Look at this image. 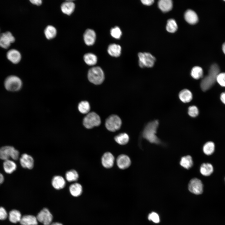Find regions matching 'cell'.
<instances>
[{"label":"cell","instance_id":"6da1fadb","mask_svg":"<svg viewBox=\"0 0 225 225\" xmlns=\"http://www.w3.org/2000/svg\"><path fill=\"white\" fill-rule=\"evenodd\" d=\"M220 71L219 67L216 64L212 65L209 70L208 75L202 80L200 86L202 90L206 91L214 84L216 81V77Z\"/></svg>","mask_w":225,"mask_h":225},{"label":"cell","instance_id":"7a4b0ae2","mask_svg":"<svg viewBox=\"0 0 225 225\" xmlns=\"http://www.w3.org/2000/svg\"><path fill=\"white\" fill-rule=\"evenodd\" d=\"M158 125L157 120H154L148 123L145 127L143 132V136L150 142L158 144L160 141L156 134Z\"/></svg>","mask_w":225,"mask_h":225},{"label":"cell","instance_id":"3957f363","mask_svg":"<svg viewBox=\"0 0 225 225\" xmlns=\"http://www.w3.org/2000/svg\"><path fill=\"white\" fill-rule=\"evenodd\" d=\"M88 78L89 81L94 84H101L104 79V72L99 67H92L88 71Z\"/></svg>","mask_w":225,"mask_h":225},{"label":"cell","instance_id":"277c9868","mask_svg":"<svg viewBox=\"0 0 225 225\" xmlns=\"http://www.w3.org/2000/svg\"><path fill=\"white\" fill-rule=\"evenodd\" d=\"M4 85L7 90L14 92L18 91L21 88L22 83L19 78L12 75L8 77L6 79Z\"/></svg>","mask_w":225,"mask_h":225},{"label":"cell","instance_id":"5b68a950","mask_svg":"<svg viewBox=\"0 0 225 225\" xmlns=\"http://www.w3.org/2000/svg\"><path fill=\"white\" fill-rule=\"evenodd\" d=\"M19 152L13 147L6 146L0 148V159L6 160L11 158L14 160L18 159Z\"/></svg>","mask_w":225,"mask_h":225},{"label":"cell","instance_id":"8992f818","mask_svg":"<svg viewBox=\"0 0 225 225\" xmlns=\"http://www.w3.org/2000/svg\"><path fill=\"white\" fill-rule=\"evenodd\" d=\"M101 123L99 116L96 113L91 112L88 113L83 119V123L87 128L91 129L99 126Z\"/></svg>","mask_w":225,"mask_h":225},{"label":"cell","instance_id":"52a82bcc","mask_svg":"<svg viewBox=\"0 0 225 225\" xmlns=\"http://www.w3.org/2000/svg\"><path fill=\"white\" fill-rule=\"evenodd\" d=\"M139 65L141 68H150L154 65L156 60L155 58L148 52H139L138 53Z\"/></svg>","mask_w":225,"mask_h":225},{"label":"cell","instance_id":"ba28073f","mask_svg":"<svg viewBox=\"0 0 225 225\" xmlns=\"http://www.w3.org/2000/svg\"><path fill=\"white\" fill-rule=\"evenodd\" d=\"M121 125L122 121L120 118L115 115L110 116L105 122V126L106 128L111 132H115L119 130Z\"/></svg>","mask_w":225,"mask_h":225},{"label":"cell","instance_id":"9c48e42d","mask_svg":"<svg viewBox=\"0 0 225 225\" xmlns=\"http://www.w3.org/2000/svg\"><path fill=\"white\" fill-rule=\"evenodd\" d=\"M188 188L191 192L196 195L200 194L203 192L202 182L201 180L197 178H194L190 181Z\"/></svg>","mask_w":225,"mask_h":225},{"label":"cell","instance_id":"30bf717a","mask_svg":"<svg viewBox=\"0 0 225 225\" xmlns=\"http://www.w3.org/2000/svg\"><path fill=\"white\" fill-rule=\"evenodd\" d=\"M15 41V38L11 32L7 31L0 34V47L8 49L11 43Z\"/></svg>","mask_w":225,"mask_h":225},{"label":"cell","instance_id":"8fae6325","mask_svg":"<svg viewBox=\"0 0 225 225\" xmlns=\"http://www.w3.org/2000/svg\"><path fill=\"white\" fill-rule=\"evenodd\" d=\"M36 218L38 221L44 225H49L51 224L53 218L52 214L47 208H44L41 210L38 214Z\"/></svg>","mask_w":225,"mask_h":225},{"label":"cell","instance_id":"7c38bea8","mask_svg":"<svg viewBox=\"0 0 225 225\" xmlns=\"http://www.w3.org/2000/svg\"><path fill=\"white\" fill-rule=\"evenodd\" d=\"M20 162L21 166L24 168L30 169L33 167V159L31 156L27 154L24 153L22 155Z\"/></svg>","mask_w":225,"mask_h":225},{"label":"cell","instance_id":"4fadbf2b","mask_svg":"<svg viewBox=\"0 0 225 225\" xmlns=\"http://www.w3.org/2000/svg\"><path fill=\"white\" fill-rule=\"evenodd\" d=\"M96 34L95 32L91 29L86 30L83 34V39L85 43L87 45H93L95 42Z\"/></svg>","mask_w":225,"mask_h":225},{"label":"cell","instance_id":"5bb4252c","mask_svg":"<svg viewBox=\"0 0 225 225\" xmlns=\"http://www.w3.org/2000/svg\"><path fill=\"white\" fill-rule=\"evenodd\" d=\"M118 167L121 169H125L131 165V161L127 155L122 154L119 156L117 159Z\"/></svg>","mask_w":225,"mask_h":225},{"label":"cell","instance_id":"9a60e30c","mask_svg":"<svg viewBox=\"0 0 225 225\" xmlns=\"http://www.w3.org/2000/svg\"><path fill=\"white\" fill-rule=\"evenodd\" d=\"M102 163L104 167L106 168H112L114 164V158L110 152H106L103 155L101 159Z\"/></svg>","mask_w":225,"mask_h":225},{"label":"cell","instance_id":"2e32d148","mask_svg":"<svg viewBox=\"0 0 225 225\" xmlns=\"http://www.w3.org/2000/svg\"><path fill=\"white\" fill-rule=\"evenodd\" d=\"M8 59L14 64L18 63L20 61L21 56L20 52L15 49L8 51L7 54Z\"/></svg>","mask_w":225,"mask_h":225},{"label":"cell","instance_id":"e0dca14e","mask_svg":"<svg viewBox=\"0 0 225 225\" xmlns=\"http://www.w3.org/2000/svg\"><path fill=\"white\" fill-rule=\"evenodd\" d=\"M61 8L62 12L68 15H70L74 10L75 5L72 1H67L62 4Z\"/></svg>","mask_w":225,"mask_h":225},{"label":"cell","instance_id":"ac0fdd59","mask_svg":"<svg viewBox=\"0 0 225 225\" xmlns=\"http://www.w3.org/2000/svg\"><path fill=\"white\" fill-rule=\"evenodd\" d=\"M52 184L54 188L59 190L62 189L65 187L66 182L64 179L60 176H54L52 180Z\"/></svg>","mask_w":225,"mask_h":225},{"label":"cell","instance_id":"d6986e66","mask_svg":"<svg viewBox=\"0 0 225 225\" xmlns=\"http://www.w3.org/2000/svg\"><path fill=\"white\" fill-rule=\"evenodd\" d=\"M184 18L188 22L192 24L196 23L198 21V16L196 13L190 9L188 10L186 12Z\"/></svg>","mask_w":225,"mask_h":225},{"label":"cell","instance_id":"ffe728a7","mask_svg":"<svg viewBox=\"0 0 225 225\" xmlns=\"http://www.w3.org/2000/svg\"><path fill=\"white\" fill-rule=\"evenodd\" d=\"M107 51L108 54L111 56L117 57L120 55L121 47L118 44L112 43L108 46Z\"/></svg>","mask_w":225,"mask_h":225},{"label":"cell","instance_id":"44dd1931","mask_svg":"<svg viewBox=\"0 0 225 225\" xmlns=\"http://www.w3.org/2000/svg\"><path fill=\"white\" fill-rule=\"evenodd\" d=\"M20 222L22 225H37L38 224L37 218L32 215L23 216Z\"/></svg>","mask_w":225,"mask_h":225},{"label":"cell","instance_id":"7402d4cb","mask_svg":"<svg viewBox=\"0 0 225 225\" xmlns=\"http://www.w3.org/2000/svg\"><path fill=\"white\" fill-rule=\"evenodd\" d=\"M69 190L71 194L75 197L80 195L82 192V186L78 183L72 184L69 187Z\"/></svg>","mask_w":225,"mask_h":225},{"label":"cell","instance_id":"603a6c76","mask_svg":"<svg viewBox=\"0 0 225 225\" xmlns=\"http://www.w3.org/2000/svg\"><path fill=\"white\" fill-rule=\"evenodd\" d=\"M179 97L182 102H188L192 100V95L190 91L187 89H184L179 92Z\"/></svg>","mask_w":225,"mask_h":225},{"label":"cell","instance_id":"cb8c5ba5","mask_svg":"<svg viewBox=\"0 0 225 225\" xmlns=\"http://www.w3.org/2000/svg\"><path fill=\"white\" fill-rule=\"evenodd\" d=\"M3 167L6 173L11 174L16 170L17 165L13 161L8 159L5 160L3 163Z\"/></svg>","mask_w":225,"mask_h":225},{"label":"cell","instance_id":"d4e9b609","mask_svg":"<svg viewBox=\"0 0 225 225\" xmlns=\"http://www.w3.org/2000/svg\"><path fill=\"white\" fill-rule=\"evenodd\" d=\"M158 6L162 11L168 12L172 8V1L171 0H160L158 2Z\"/></svg>","mask_w":225,"mask_h":225},{"label":"cell","instance_id":"484cf974","mask_svg":"<svg viewBox=\"0 0 225 225\" xmlns=\"http://www.w3.org/2000/svg\"><path fill=\"white\" fill-rule=\"evenodd\" d=\"M213 171L212 165L209 163H203L200 168V172L203 175L208 176L210 175Z\"/></svg>","mask_w":225,"mask_h":225},{"label":"cell","instance_id":"4316f807","mask_svg":"<svg viewBox=\"0 0 225 225\" xmlns=\"http://www.w3.org/2000/svg\"><path fill=\"white\" fill-rule=\"evenodd\" d=\"M85 62L88 65L92 66L95 65L97 62V57L94 54L91 53L85 54L83 56Z\"/></svg>","mask_w":225,"mask_h":225},{"label":"cell","instance_id":"83f0119b","mask_svg":"<svg viewBox=\"0 0 225 225\" xmlns=\"http://www.w3.org/2000/svg\"><path fill=\"white\" fill-rule=\"evenodd\" d=\"M21 218L20 212L17 210H12L9 213V219L12 222L16 223L20 222Z\"/></svg>","mask_w":225,"mask_h":225},{"label":"cell","instance_id":"f1b7e54d","mask_svg":"<svg viewBox=\"0 0 225 225\" xmlns=\"http://www.w3.org/2000/svg\"><path fill=\"white\" fill-rule=\"evenodd\" d=\"M193 161L192 157L187 155L182 158L180 161V165L184 168L188 169L193 165Z\"/></svg>","mask_w":225,"mask_h":225},{"label":"cell","instance_id":"f546056e","mask_svg":"<svg viewBox=\"0 0 225 225\" xmlns=\"http://www.w3.org/2000/svg\"><path fill=\"white\" fill-rule=\"evenodd\" d=\"M44 33L46 37L48 39H52L57 34V30L52 26L48 25L45 29Z\"/></svg>","mask_w":225,"mask_h":225},{"label":"cell","instance_id":"4dcf8cb0","mask_svg":"<svg viewBox=\"0 0 225 225\" xmlns=\"http://www.w3.org/2000/svg\"><path fill=\"white\" fill-rule=\"evenodd\" d=\"M116 142L120 145L126 144L129 140L128 135L125 133H120L115 137Z\"/></svg>","mask_w":225,"mask_h":225},{"label":"cell","instance_id":"1f68e13d","mask_svg":"<svg viewBox=\"0 0 225 225\" xmlns=\"http://www.w3.org/2000/svg\"><path fill=\"white\" fill-rule=\"evenodd\" d=\"M215 148V144L213 142L211 141L207 142L203 146V152L207 155H211L213 153Z\"/></svg>","mask_w":225,"mask_h":225},{"label":"cell","instance_id":"d6a6232c","mask_svg":"<svg viewBox=\"0 0 225 225\" xmlns=\"http://www.w3.org/2000/svg\"><path fill=\"white\" fill-rule=\"evenodd\" d=\"M78 108L79 112L83 114L88 113L90 106L89 103L87 101H82L78 104Z\"/></svg>","mask_w":225,"mask_h":225},{"label":"cell","instance_id":"836d02e7","mask_svg":"<svg viewBox=\"0 0 225 225\" xmlns=\"http://www.w3.org/2000/svg\"><path fill=\"white\" fill-rule=\"evenodd\" d=\"M203 71L202 68L199 66H195L192 69L191 75L195 79H198L202 77Z\"/></svg>","mask_w":225,"mask_h":225},{"label":"cell","instance_id":"e575fe53","mask_svg":"<svg viewBox=\"0 0 225 225\" xmlns=\"http://www.w3.org/2000/svg\"><path fill=\"white\" fill-rule=\"evenodd\" d=\"M79 177L78 172L75 170H71L68 171L65 174L66 180L69 182L77 181Z\"/></svg>","mask_w":225,"mask_h":225},{"label":"cell","instance_id":"d590c367","mask_svg":"<svg viewBox=\"0 0 225 225\" xmlns=\"http://www.w3.org/2000/svg\"><path fill=\"white\" fill-rule=\"evenodd\" d=\"M166 28L167 31L170 32H176L178 29V26L175 21L172 19H169L167 22Z\"/></svg>","mask_w":225,"mask_h":225},{"label":"cell","instance_id":"8d00e7d4","mask_svg":"<svg viewBox=\"0 0 225 225\" xmlns=\"http://www.w3.org/2000/svg\"><path fill=\"white\" fill-rule=\"evenodd\" d=\"M110 32L112 37L117 39H119L122 35L121 30L118 26L112 28L110 30Z\"/></svg>","mask_w":225,"mask_h":225},{"label":"cell","instance_id":"74e56055","mask_svg":"<svg viewBox=\"0 0 225 225\" xmlns=\"http://www.w3.org/2000/svg\"><path fill=\"white\" fill-rule=\"evenodd\" d=\"M188 114L189 116L192 117L197 116L199 113L198 108L195 106H192L188 108Z\"/></svg>","mask_w":225,"mask_h":225},{"label":"cell","instance_id":"f35d334b","mask_svg":"<svg viewBox=\"0 0 225 225\" xmlns=\"http://www.w3.org/2000/svg\"><path fill=\"white\" fill-rule=\"evenodd\" d=\"M216 81L221 86L225 87V73H219L216 77Z\"/></svg>","mask_w":225,"mask_h":225},{"label":"cell","instance_id":"ab89813d","mask_svg":"<svg viewBox=\"0 0 225 225\" xmlns=\"http://www.w3.org/2000/svg\"><path fill=\"white\" fill-rule=\"evenodd\" d=\"M148 219L156 223H158L160 222L159 216L155 212H152L149 214L148 216Z\"/></svg>","mask_w":225,"mask_h":225},{"label":"cell","instance_id":"60d3db41","mask_svg":"<svg viewBox=\"0 0 225 225\" xmlns=\"http://www.w3.org/2000/svg\"><path fill=\"white\" fill-rule=\"evenodd\" d=\"M7 217V213L5 209L2 207H0V220H4Z\"/></svg>","mask_w":225,"mask_h":225},{"label":"cell","instance_id":"b9f144b4","mask_svg":"<svg viewBox=\"0 0 225 225\" xmlns=\"http://www.w3.org/2000/svg\"><path fill=\"white\" fill-rule=\"evenodd\" d=\"M141 1L142 3L146 5H150L154 2L153 0H142Z\"/></svg>","mask_w":225,"mask_h":225},{"label":"cell","instance_id":"7bdbcfd3","mask_svg":"<svg viewBox=\"0 0 225 225\" xmlns=\"http://www.w3.org/2000/svg\"><path fill=\"white\" fill-rule=\"evenodd\" d=\"M30 1L32 3L37 5H40L42 3V1L41 0H31Z\"/></svg>","mask_w":225,"mask_h":225},{"label":"cell","instance_id":"ee69618b","mask_svg":"<svg viewBox=\"0 0 225 225\" xmlns=\"http://www.w3.org/2000/svg\"><path fill=\"white\" fill-rule=\"evenodd\" d=\"M220 99L222 102L225 104V92L221 94Z\"/></svg>","mask_w":225,"mask_h":225},{"label":"cell","instance_id":"f6af8a7d","mask_svg":"<svg viewBox=\"0 0 225 225\" xmlns=\"http://www.w3.org/2000/svg\"><path fill=\"white\" fill-rule=\"evenodd\" d=\"M4 178L3 175L0 172V185L4 181Z\"/></svg>","mask_w":225,"mask_h":225},{"label":"cell","instance_id":"bcb514c9","mask_svg":"<svg viewBox=\"0 0 225 225\" xmlns=\"http://www.w3.org/2000/svg\"><path fill=\"white\" fill-rule=\"evenodd\" d=\"M51 225H63L62 223L58 222H54L52 223L51 224Z\"/></svg>","mask_w":225,"mask_h":225},{"label":"cell","instance_id":"7dc6e473","mask_svg":"<svg viewBox=\"0 0 225 225\" xmlns=\"http://www.w3.org/2000/svg\"><path fill=\"white\" fill-rule=\"evenodd\" d=\"M222 49L223 52L225 54V42L222 45Z\"/></svg>","mask_w":225,"mask_h":225},{"label":"cell","instance_id":"c3c4849f","mask_svg":"<svg viewBox=\"0 0 225 225\" xmlns=\"http://www.w3.org/2000/svg\"></svg>","mask_w":225,"mask_h":225}]
</instances>
